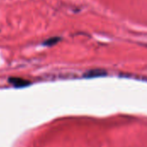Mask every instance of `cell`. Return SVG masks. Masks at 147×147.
I'll return each mask as SVG.
<instances>
[{
  "instance_id": "6da1fadb",
  "label": "cell",
  "mask_w": 147,
  "mask_h": 147,
  "mask_svg": "<svg viewBox=\"0 0 147 147\" xmlns=\"http://www.w3.org/2000/svg\"><path fill=\"white\" fill-rule=\"evenodd\" d=\"M9 82L16 88H22L29 85V81L22 78H10Z\"/></svg>"
},
{
  "instance_id": "7a4b0ae2",
  "label": "cell",
  "mask_w": 147,
  "mask_h": 147,
  "mask_svg": "<svg viewBox=\"0 0 147 147\" xmlns=\"http://www.w3.org/2000/svg\"><path fill=\"white\" fill-rule=\"evenodd\" d=\"M89 75V77H94L95 75L96 76H100V75H105V73L102 72V71H97V70H93V71H90L88 73Z\"/></svg>"
},
{
  "instance_id": "3957f363",
  "label": "cell",
  "mask_w": 147,
  "mask_h": 147,
  "mask_svg": "<svg viewBox=\"0 0 147 147\" xmlns=\"http://www.w3.org/2000/svg\"><path fill=\"white\" fill-rule=\"evenodd\" d=\"M59 40V38H58V37L51 38V39H48L47 41H46L44 44H45V45H53V44H55Z\"/></svg>"
}]
</instances>
